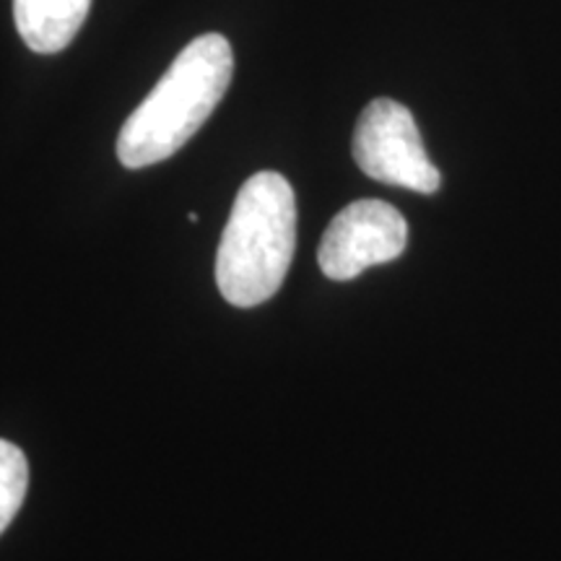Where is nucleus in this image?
I'll return each mask as SVG.
<instances>
[{"label": "nucleus", "mask_w": 561, "mask_h": 561, "mask_svg": "<svg viewBox=\"0 0 561 561\" xmlns=\"http://www.w3.org/2000/svg\"><path fill=\"white\" fill-rule=\"evenodd\" d=\"M231 76L234 53L227 37H195L125 121L117 136V159L125 170H144L174 157L219 107Z\"/></svg>", "instance_id": "1"}, {"label": "nucleus", "mask_w": 561, "mask_h": 561, "mask_svg": "<svg viewBox=\"0 0 561 561\" xmlns=\"http://www.w3.org/2000/svg\"><path fill=\"white\" fill-rule=\"evenodd\" d=\"M297 250V198L278 172L244 182L224 227L216 286L234 307H257L280 289Z\"/></svg>", "instance_id": "2"}, {"label": "nucleus", "mask_w": 561, "mask_h": 561, "mask_svg": "<svg viewBox=\"0 0 561 561\" xmlns=\"http://www.w3.org/2000/svg\"><path fill=\"white\" fill-rule=\"evenodd\" d=\"M351 151L359 170L371 180L421 195L439 191V170L424 149L411 110L401 102H369L356 123Z\"/></svg>", "instance_id": "3"}, {"label": "nucleus", "mask_w": 561, "mask_h": 561, "mask_svg": "<svg viewBox=\"0 0 561 561\" xmlns=\"http://www.w3.org/2000/svg\"><path fill=\"white\" fill-rule=\"evenodd\" d=\"M409 244V224L401 210L385 201H356L335 214L322 234L318 263L333 280H351L371 265L403 255Z\"/></svg>", "instance_id": "4"}, {"label": "nucleus", "mask_w": 561, "mask_h": 561, "mask_svg": "<svg viewBox=\"0 0 561 561\" xmlns=\"http://www.w3.org/2000/svg\"><path fill=\"white\" fill-rule=\"evenodd\" d=\"M91 0H13V21L32 53L66 50L89 16Z\"/></svg>", "instance_id": "5"}, {"label": "nucleus", "mask_w": 561, "mask_h": 561, "mask_svg": "<svg viewBox=\"0 0 561 561\" xmlns=\"http://www.w3.org/2000/svg\"><path fill=\"white\" fill-rule=\"evenodd\" d=\"M30 489V462L21 447L0 439V536L19 515Z\"/></svg>", "instance_id": "6"}]
</instances>
